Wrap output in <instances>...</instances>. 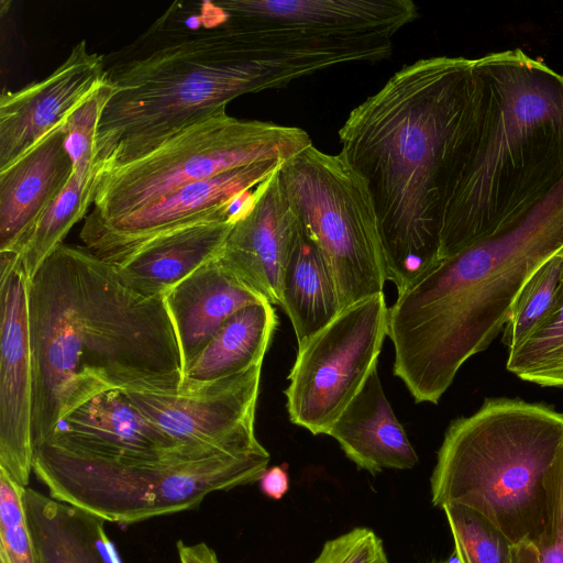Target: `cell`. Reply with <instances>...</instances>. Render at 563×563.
I'll return each instance as SVG.
<instances>
[{
  "instance_id": "obj_1",
  "label": "cell",
  "mask_w": 563,
  "mask_h": 563,
  "mask_svg": "<svg viewBox=\"0 0 563 563\" xmlns=\"http://www.w3.org/2000/svg\"><path fill=\"white\" fill-rule=\"evenodd\" d=\"M487 91L476 58H421L339 130L340 154L373 199L386 280L398 292L440 260L445 207L479 134Z\"/></svg>"
},
{
  "instance_id": "obj_2",
  "label": "cell",
  "mask_w": 563,
  "mask_h": 563,
  "mask_svg": "<svg viewBox=\"0 0 563 563\" xmlns=\"http://www.w3.org/2000/svg\"><path fill=\"white\" fill-rule=\"evenodd\" d=\"M32 442L96 395L169 391L183 382L163 297L131 289L86 246L60 244L29 282Z\"/></svg>"
},
{
  "instance_id": "obj_3",
  "label": "cell",
  "mask_w": 563,
  "mask_h": 563,
  "mask_svg": "<svg viewBox=\"0 0 563 563\" xmlns=\"http://www.w3.org/2000/svg\"><path fill=\"white\" fill-rule=\"evenodd\" d=\"M563 247V178L522 219L439 260L388 308L394 374L438 404L461 366L503 331L528 278Z\"/></svg>"
},
{
  "instance_id": "obj_4",
  "label": "cell",
  "mask_w": 563,
  "mask_h": 563,
  "mask_svg": "<svg viewBox=\"0 0 563 563\" xmlns=\"http://www.w3.org/2000/svg\"><path fill=\"white\" fill-rule=\"evenodd\" d=\"M114 92L98 125L96 159H134L245 93L274 89L242 54L217 1L174 2L139 37L103 55Z\"/></svg>"
},
{
  "instance_id": "obj_5",
  "label": "cell",
  "mask_w": 563,
  "mask_h": 563,
  "mask_svg": "<svg viewBox=\"0 0 563 563\" xmlns=\"http://www.w3.org/2000/svg\"><path fill=\"white\" fill-rule=\"evenodd\" d=\"M477 63L487 98L445 207L440 260L508 229L563 178V75L519 48Z\"/></svg>"
},
{
  "instance_id": "obj_6",
  "label": "cell",
  "mask_w": 563,
  "mask_h": 563,
  "mask_svg": "<svg viewBox=\"0 0 563 563\" xmlns=\"http://www.w3.org/2000/svg\"><path fill=\"white\" fill-rule=\"evenodd\" d=\"M562 443L563 412L486 399L446 429L430 478L432 504L479 512L514 545L533 540L547 521L545 475Z\"/></svg>"
},
{
  "instance_id": "obj_7",
  "label": "cell",
  "mask_w": 563,
  "mask_h": 563,
  "mask_svg": "<svg viewBox=\"0 0 563 563\" xmlns=\"http://www.w3.org/2000/svg\"><path fill=\"white\" fill-rule=\"evenodd\" d=\"M269 453L184 445L167 453H91L43 442L32 471L49 496L104 521L133 523L189 510L211 493L258 482Z\"/></svg>"
},
{
  "instance_id": "obj_8",
  "label": "cell",
  "mask_w": 563,
  "mask_h": 563,
  "mask_svg": "<svg viewBox=\"0 0 563 563\" xmlns=\"http://www.w3.org/2000/svg\"><path fill=\"white\" fill-rule=\"evenodd\" d=\"M247 64L274 89L349 63L389 58L419 15L411 0H222Z\"/></svg>"
},
{
  "instance_id": "obj_9",
  "label": "cell",
  "mask_w": 563,
  "mask_h": 563,
  "mask_svg": "<svg viewBox=\"0 0 563 563\" xmlns=\"http://www.w3.org/2000/svg\"><path fill=\"white\" fill-rule=\"evenodd\" d=\"M310 145L311 137L300 128L238 119L222 108L134 159L101 167L85 219H113L189 184L266 161H287Z\"/></svg>"
},
{
  "instance_id": "obj_10",
  "label": "cell",
  "mask_w": 563,
  "mask_h": 563,
  "mask_svg": "<svg viewBox=\"0 0 563 563\" xmlns=\"http://www.w3.org/2000/svg\"><path fill=\"white\" fill-rule=\"evenodd\" d=\"M279 176L305 234L332 272L342 309L384 292L387 280L374 202L342 155L312 144L287 159Z\"/></svg>"
},
{
  "instance_id": "obj_11",
  "label": "cell",
  "mask_w": 563,
  "mask_h": 563,
  "mask_svg": "<svg viewBox=\"0 0 563 563\" xmlns=\"http://www.w3.org/2000/svg\"><path fill=\"white\" fill-rule=\"evenodd\" d=\"M387 330L380 292L344 308L298 347L285 390L290 421L327 434L377 368Z\"/></svg>"
},
{
  "instance_id": "obj_12",
  "label": "cell",
  "mask_w": 563,
  "mask_h": 563,
  "mask_svg": "<svg viewBox=\"0 0 563 563\" xmlns=\"http://www.w3.org/2000/svg\"><path fill=\"white\" fill-rule=\"evenodd\" d=\"M262 364L169 391H124L134 407L179 443L234 453L267 451L254 431Z\"/></svg>"
},
{
  "instance_id": "obj_13",
  "label": "cell",
  "mask_w": 563,
  "mask_h": 563,
  "mask_svg": "<svg viewBox=\"0 0 563 563\" xmlns=\"http://www.w3.org/2000/svg\"><path fill=\"white\" fill-rule=\"evenodd\" d=\"M29 282L20 254L0 253V471L23 487L34 453Z\"/></svg>"
},
{
  "instance_id": "obj_14",
  "label": "cell",
  "mask_w": 563,
  "mask_h": 563,
  "mask_svg": "<svg viewBox=\"0 0 563 563\" xmlns=\"http://www.w3.org/2000/svg\"><path fill=\"white\" fill-rule=\"evenodd\" d=\"M104 80L103 55L85 40L45 78L0 96V170L66 122Z\"/></svg>"
},
{
  "instance_id": "obj_15",
  "label": "cell",
  "mask_w": 563,
  "mask_h": 563,
  "mask_svg": "<svg viewBox=\"0 0 563 563\" xmlns=\"http://www.w3.org/2000/svg\"><path fill=\"white\" fill-rule=\"evenodd\" d=\"M285 162L266 161L231 169L113 219H85L80 239L97 256L140 243L227 208L235 197L271 177Z\"/></svg>"
},
{
  "instance_id": "obj_16",
  "label": "cell",
  "mask_w": 563,
  "mask_h": 563,
  "mask_svg": "<svg viewBox=\"0 0 563 563\" xmlns=\"http://www.w3.org/2000/svg\"><path fill=\"white\" fill-rule=\"evenodd\" d=\"M279 169L254 189L250 209L235 221L219 254L238 278L277 306L286 267L303 232Z\"/></svg>"
},
{
  "instance_id": "obj_17",
  "label": "cell",
  "mask_w": 563,
  "mask_h": 563,
  "mask_svg": "<svg viewBox=\"0 0 563 563\" xmlns=\"http://www.w3.org/2000/svg\"><path fill=\"white\" fill-rule=\"evenodd\" d=\"M234 223L230 203L208 217L99 257L131 289L146 297H163L220 254Z\"/></svg>"
},
{
  "instance_id": "obj_18",
  "label": "cell",
  "mask_w": 563,
  "mask_h": 563,
  "mask_svg": "<svg viewBox=\"0 0 563 563\" xmlns=\"http://www.w3.org/2000/svg\"><path fill=\"white\" fill-rule=\"evenodd\" d=\"M67 121L0 170V253L20 250L69 181L74 165L65 145Z\"/></svg>"
},
{
  "instance_id": "obj_19",
  "label": "cell",
  "mask_w": 563,
  "mask_h": 563,
  "mask_svg": "<svg viewBox=\"0 0 563 563\" xmlns=\"http://www.w3.org/2000/svg\"><path fill=\"white\" fill-rule=\"evenodd\" d=\"M163 300L177 339L183 376L235 311L266 301L227 268L219 255L167 290Z\"/></svg>"
},
{
  "instance_id": "obj_20",
  "label": "cell",
  "mask_w": 563,
  "mask_h": 563,
  "mask_svg": "<svg viewBox=\"0 0 563 563\" xmlns=\"http://www.w3.org/2000/svg\"><path fill=\"white\" fill-rule=\"evenodd\" d=\"M44 442L92 453H167L185 445L151 422L119 389L100 393L69 412Z\"/></svg>"
},
{
  "instance_id": "obj_21",
  "label": "cell",
  "mask_w": 563,
  "mask_h": 563,
  "mask_svg": "<svg viewBox=\"0 0 563 563\" xmlns=\"http://www.w3.org/2000/svg\"><path fill=\"white\" fill-rule=\"evenodd\" d=\"M327 435L338 441L358 468L372 475L384 470H409L419 461L384 393L377 368Z\"/></svg>"
},
{
  "instance_id": "obj_22",
  "label": "cell",
  "mask_w": 563,
  "mask_h": 563,
  "mask_svg": "<svg viewBox=\"0 0 563 563\" xmlns=\"http://www.w3.org/2000/svg\"><path fill=\"white\" fill-rule=\"evenodd\" d=\"M23 506L41 563H111L101 518L30 487Z\"/></svg>"
},
{
  "instance_id": "obj_23",
  "label": "cell",
  "mask_w": 563,
  "mask_h": 563,
  "mask_svg": "<svg viewBox=\"0 0 563 563\" xmlns=\"http://www.w3.org/2000/svg\"><path fill=\"white\" fill-rule=\"evenodd\" d=\"M277 322L273 305L268 301L239 309L186 371L181 386L201 385L262 364Z\"/></svg>"
},
{
  "instance_id": "obj_24",
  "label": "cell",
  "mask_w": 563,
  "mask_h": 563,
  "mask_svg": "<svg viewBox=\"0 0 563 563\" xmlns=\"http://www.w3.org/2000/svg\"><path fill=\"white\" fill-rule=\"evenodd\" d=\"M280 307L292 324L298 347L343 310L332 272L305 232L284 274Z\"/></svg>"
},
{
  "instance_id": "obj_25",
  "label": "cell",
  "mask_w": 563,
  "mask_h": 563,
  "mask_svg": "<svg viewBox=\"0 0 563 563\" xmlns=\"http://www.w3.org/2000/svg\"><path fill=\"white\" fill-rule=\"evenodd\" d=\"M559 287L544 318L508 349L507 369L542 387H563V247Z\"/></svg>"
},
{
  "instance_id": "obj_26",
  "label": "cell",
  "mask_w": 563,
  "mask_h": 563,
  "mask_svg": "<svg viewBox=\"0 0 563 563\" xmlns=\"http://www.w3.org/2000/svg\"><path fill=\"white\" fill-rule=\"evenodd\" d=\"M97 174L90 177H80L73 173L65 188L25 238L18 253L29 279L34 276L45 260L63 244L70 229L88 214V210L93 203Z\"/></svg>"
},
{
  "instance_id": "obj_27",
  "label": "cell",
  "mask_w": 563,
  "mask_h": 563,
  "mask_svg": "<svg viewBox=\"0 0 563 563\" xmlns=\"http://www.w3.org/2000/svg\"><path fill=\"white\" fill-rule=\"evenodd\" d=\"M442 509L460 563H514V544L486 517L461 505H445Z\"/></svg>"
},
{
  "instance_id": "obj_28",
  "label": "cell",
  "mask_w": 563,
  "mask_h": 563,
  "mask_svg": "<svg viewBox=\"0 0 563 563\" xmlns=\"http://www.w3.org/2000/svg\"><path fill=\"white\" fill-rule=\"evenodd\" d=\"M560 251L543 262L519 290L501 331L508 349L528 335L551 309L561 276Z\"/></svg>"
},
{
  "instance_id": "obj_29",
  "label": "cell",
  "mask_w": 563,
  "mask_h": 563,
  "mask_svg": "<svg viewBox=\"0 0 563 563\" xmlns=\"http://www.w3.org/2000/svg\"><path fill=\"white\" fill-rule=\"evenodd\" d=\"M547 521L533 540L512 548L514 563H563V443L545 475Z\"/></svg>"
},
{
  "instance_id": "obj_30",
  "label": "cell",
  "mask_w": 563,
  "mask_h": 563,
  "mask_svg": "<svg viewBox=\"0 0 563 563\" xmlns=\"http://www.w3.org/2000/svg\"><path fill=\"white\" fill-rule=\"evenodd\" d=\"M113 92L114 88L104 79L67 121L66 151L74 173L80 177L93 176L101 168L96 159L97 132L102 111Z\"/></svg>"
},
{
  "instance_id": "obj_31",
  "label": "cell",
  "mask_w": 563,
  "mask_h": 563,
  "mask_svg": "<svg viewBox=\"0 0 563 563\" xmlns=\"http://www.w3.org/2000/svg\"><path fill=\"white\" fill-rule=\"evenodd\" d=\"M23 486L0 471V561L41 563L23 506Z\"/></svg>"
},
{
  "instance_id": "obj_32",
  "label": "cell",
  "mask_w": 563,
  "mask_h": 563,
  "mask_svg": "<svg viewBox=\"0 0 563 563\" xmlns=\"http://www.w3.org/2000/svg\"><path fill=\"white\" fill-rule=\"evenodd\" d=\"M312 563H389L377 534L358 527L327 541Z\"/></svg>"
},
{
  "instance_id": "obj_33",
  "label": "cell",
  "mask_w": 563,
  "mask_h": 563,
  "mask_svg": "<svg viewBox=\"0 0 563 563\" xmlns=\"http://www.w3.org/2000/svg\"><path fill=\"white\" fill-rule=\"evenodd\" d=\"M286 465L267 467L260 477V488L267 497L279 500L289 489V476Z\"/></svg>"
},
{
  "instance_id": "obj_34",
  "label": "cell",
  "mask_w": 563,
  "mask_h": 563,
  "mask_svg": "<svg viewBox=\"0 0 563 563\" xmlns=\"http://www.w3.org/2000/svg\"><path fill=\"white\" fill-rule=\"evenodd\" d=\"M177 552L180 563H219L216 552L205 542L186 544L178 541Z\"/></svg>"
},
{
  "instance_id": "obj_35",
  "label": "cell",
  "mask_w": 563,
  "mask_h": 563,
  "mask_svg": "<svg viewBox=\"0 0 563 563\" xmlns=\"http://www.w3.org/2000/svg\"><path fill=\"white\" fill-rule=\"evenodd\" d=\"M433 563H460L459 560L456 559V556L454 555V558H451L449 560H445V561H441V562H433Z\"/></svg>"
},
{
  "instance_id": "obj_36",
  "label": "cell",
  "mask_w": 563,
  "mask_h": 563,
  "mask_svg": "<svg viewBox=\"0 0 563 563\" xmlns=\"http://www.w3.org/2000/svg\"><path fill=\"white\" fill-rule=\"evenodd\" d=\"M0 563H2V562L0 561Z\"/></svg>"
}]
</instances>
